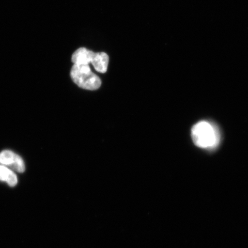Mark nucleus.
<instances>
[{"instance_id": "obj_4", "label": "nucleus", "mask_w": 248, "mask_h": 248, "mask_svg": "<svg viewBox=\"0 0 248 248\" xmlns=\"http://www.w3.org/2000/svg\"><path fill=\"white\" fill-rule=\"evenodd\" d=\"M95 52L84 47L79 48L74 52L71 61L74 64L89 65L92 63Z\"/></svg>"}, {"instance_id": "obj_2", "label": "nucleus", "mask_w": 248, "mask_h": 248, "mask_svg": "<svg viewBox=\"0 0 248 248\" xmlns=\"http://www.w3.org/2000/svg\"><path fill=\"white\" fill-rule=\"evenodd\" d=\"M70 76L73 82L83 89L95 91L101 85L100 77L92 72L89 65L74 64Z\"/></svg>"}, {"instance_id": "obj_3", "label": "nucleus", "mask_w": 248, "mask_h": 248, "mask_svg": "<svg viewBox=\"0 0 248 248\" xmlns=\"http://www.w3.org/2000/svg\"><path fill=\"white\" fill-rule=\"evenodd\" d=\"M0 164L11 167L18 173H23L26 170V166L22 158L10 150H4L0 153Z\"/></svg>"}, {"instance_id": "obj_1", "label": "nucleus", "mask_w": 248, "mask_h": 248, "mask_svg": "<svg viewBox=\"0 0 248 248\" xmlns=\"http://www.w3.org/2000/svg\"><path fill=\"white\" fill-rule=\"evenodd\" d=\"M191 138L196 146L205 149L216 148L220 140L218 130L206 121L198 123L193 126Z\"/></svg>"}, {"instance_id": "obj_5", "label": "nucleus", "mask_w": 248, "mask_h": 248, "mask_svg": "<svg viewBox=\"0 0 248 248\" xmlns=\"http://www.w3.org/2000/svg\"><path fill=\"white\" fill-rule=\"evenodd\" d=\"M108 56L105 52H97L94 54L91 63L98 72L105 73L108 70Z\"/></svg>"}, {"instance_id": "obj_6", "label": "nucleus", "mask_w": 248, "mask_h": 248, "mask_svg": "<svg viewBox=\"0 0 248 248\" xmlns=\"http://www.w3.org/2000/svg\"><path fill=\"white\" fill-rule=\"evenodd\" d=\"M17 176L13 170L0 164V181L6 182L11 187H14L17 184Z\"/></svg>"}]
</instances>
